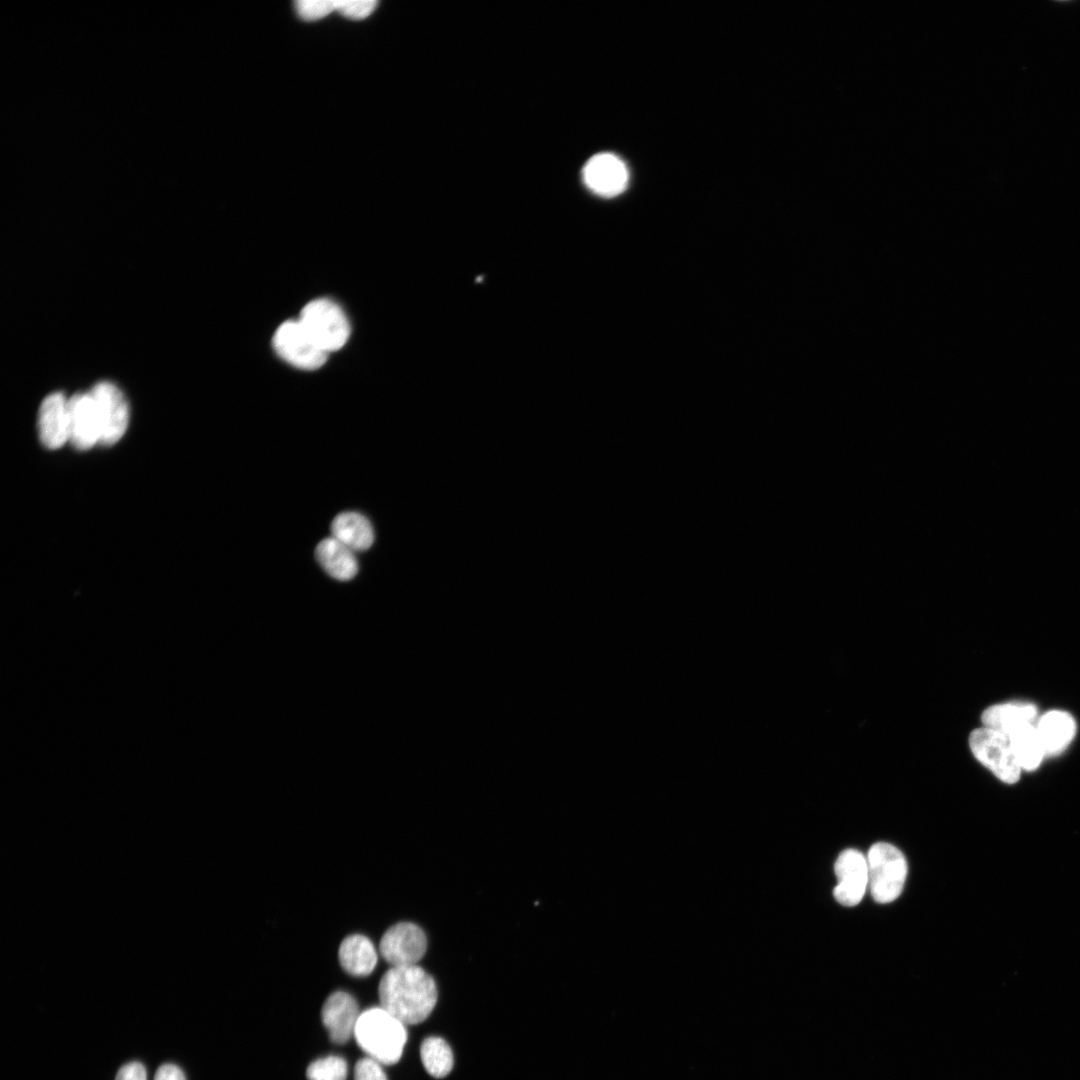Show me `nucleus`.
<instances>
[{
  "label": "nucleus",
  "instance_id": "obj_17",
  "mask_svg": "<svg viewBox=\"0 0 1080 1080\" xmlns=\"http://www.w3.org/2000/svg\"><path fill=\"white\" fill-rule=\"evenodd\" d=\"M315 556L326 573L339 581L351 580L358 572L354 552L333 537L318 543Z\"/></svg>",
  "mask_w": 1080,
  "mask_h": 1080
},
{
  "label": "nucleus",
  "instance_id": "obj_13",
  "mask_svg": "<svg viewBox=\"0 0 1080 1080\" xmlns=\"http://www.w3.org/2000/svg\"><path fill=\"white\" fill-rule=\"evenodd\" d=\"M69 426V441L75 448L87 450L100 443V422L90 391L69 398Z\"/></svg>",
  "mask_w": 1080,
  "mask_h": 1080
},
{
  "label": "nucleus",
  "instance_id": "obj_19",
  "mask_svg": "<svg viewBox=\"0 0 1080 1080\" xmlns=\"http://www.w3.org/2000/svg\"><path fill=\"white\" fill-rule=\"evenodd\" d=\"M1021 769H1036L1045 756L1043 746L1034 723L1022 724L1006 735Z\"/></svg>",
  "mask_w": 1080,
  "mask_h": 1080
},
{
  "label": "nucleus",
  "instance_id": "obj_4",
  "mask_svg": "<svg viewBox=\"0 0 1080 1080\" xmlns=\"http://www.w3.org/2000/svg\"><path fill=\"white\" fill-rule=\"evenodd\" d=\"M298 321L315 343L327 353L342 348L350 334L344 312L329 299H316L306 304Z\"/></svg>",
  "mask_w": 1080,
  "mask_h": 1080
},
{
  "label": "nucleus",
  "instance_id": "obj_15",
  "mask_svg": "<svg viewBox=\"0 0 1080 1080\" xmlns=\"http://www.w3.org/2000/svg\"><path fill=\"white\" fill-rule=\"evenodd\" d=\"M341 967L349 975L368 976L378 962L377 950L373 942L361 934H352L344 938L338 950Z\"/></svg>",
  "mask_w": 1080,
  "mask_h": 1080
},
{
  "label": "nucleus",
  "instance_id": "obj_1",
  "mask_svg": "<svg viewBox=\"0 0 1080 1080\" xmlns=\"http://www.w3.org/2000/svg\"><path fill=\"white\" fill-rule=\"evenodd\" d=\"M378 996L380 1006L407 1026L429 1017L438 991L433 977L422 967L393 966L382 976Z\"/></svg>",
  "mask_w": 1080,
  "mask_h": 1080
},
{
  "label": "nucleus",
  "instance_id": "obj_22",
  "mask_svg": "<svg viewBox=\"0 0 1080 1080\" xmlns=\"http://www.w3.org/2000/svg\"><path fill=\"white\" fill-rule=\"evenodd\" d=\"M295 6L303 20L316 21L336 11V0H300Z\"/></svg>",
  "mask_w": 1080,
  "mask_h": 1080
},
{
  "label": "nucleus",
  "instance_id": "obj_18",
  "mask_svg": "<svg viewBox=\"0 0 1080 1080\" xmlns=\"http://www.w3.org/2000/svg\"><path fill=\"white\" fill-rule=\"evenodd\" d=\"M1037 708L1026 702H1008L990 706L982 713L985 727L995 729L1005 735L1025 723H1034Z\"/></svg>",
  "mask_w": 1080,
  "mask_h": 1080
},
{
  "label": "nucleus",
  "instance_id": "obj_12",
  "mask_svg": "<svg viewBox=\"0 0 1080 1080\" xmlns=\"http://www.w3.org/2000/svg\"><path fill=\"white\" fill-rule=\"evenodd\" d=\"M360 1011L356 999L345 991H336L328 996L321 1009V1020L330 1039L336 1044H344L354 1036Z\"/></svg>",
  "mask_w": 1080,
  "mask_h": 1080
},
{
  "label": "nucleus",
  "instance_id": "obj_10",
  "mask_svg": "<svg viewBox=\"0 0 1080 1080\" xmlns=\"http://www.w3.org/2000/svg\"><path fill=\"white\" fill-rule=\"evenodd\" d=\"M625 163L612 153H600L591 157L583 168L586 186L602 197H614L622 193L628 184Z\"/></svg>",
  "mask_w": 1080,
  "mask_h": 1080
},
{
  "label": "nucleus",
  "instance_id": "obj_8",
  "mask_svg": "<svg viewBox=\"0 0 1080 1080\" xmlns=\"http://www.w3.org/2000/svg\"><path fill=\"white\" fill-rule=\"evenodd\" d=\"M426 949L424 931L412 922L394 924L383 934L379 943V952L391 967L417 965Z\"/></svg>",
  "mask_w": 1080,
  "mask_h": 1080
},
{
  "label": "nucleus",
  "instance_id": "obj_7",
  "mask_svg": "<svg viewBox=\"0 0 1080 1080\" xmlns=\"http://www.w3.org/2000/svg\"><path fill=\"white\" fill-rule=\"evenodd\" d=\"M276 352L291 365L301 369L321 367L327 352L310 337L299 321H286L278 327L273 337Z\"/></svg>",
  "mask_w": 1080,
  "mask_h": 1080
},
{
  "label": "nucleus",
  "instance_id": "obj_16",
  "mask_svg": "<svg viewBox=\"0 0 1080 1080\" xmlns=\"http://www.w3.org/2000/svg\"><path fill=\"white\" fill-rule=\"evenodd\" d=\"M332 537L353 552L368 550L374 542V530L370 521L358 512H342L331 523Z\"/></svg>",
  "mask_w": 1080,
  "mask_h": 1080
},
{
  "label": "nucleus",
  "instance_id": "obj_14",
  "mask_svg": "<svg viewBox=\"0 0 1080 1080\" xmlns=\"http://www.w3.org/2000/svg\"><path fill=\"white\" fill-rule=\"evenodd\" d=\"M1036 725L1045 755L1061 753L1072 741L1076 732V723L1073 717L1060 710L1045 713Z\"/></svg>",
  "mask_w": 1080,
  "mask_h": 1080
},
{
  "label": "nucleus",
  "instance_id": "obj_6",
  "mask_svg": "<svg viewBox=\"0 0 1080 1080\" xmlns=\"http://www.w3.org/2000/svg\"><path fill=\"white\" fill-rule=\"evenodd\" d=\"M99 422L100 443L111 446L125 434L129 423V406L122 391L112 382L100 381L90 390Z\"/></svg>",
  "mask_w": 1080,
  "mask_h": 1080
},
{
  "label": "nucleus",
  "instance_id": "obj_9",
  "mask_svg": "<svg viewBox=\"0 0 1080 1080\" xmlns=\"http://www.w3.org/2000/svg\"><path fill=\"white\" fill-rule=\"evenodd\" d=\"M837 885L833 894L838 903L855 906L869 885L867 858L856 849L842 851L834 865Z\"/></svg>",
  "mask_w": 1080,
  "mask_h": 1080
},
{
  "label": "nucleus",
  "instance_id": "obj_23",
  "mask_svg": "<svg viewBox=\"0 0 1080 1080\" xmlns=\"http://www.w3.org/2000/svg\"><path fill=\"white\" fill-rule=\"evenodd\" d=\"M375 0H336V11L352 20L368 17L376 8Z\"/></svg>",
  "mask_w": 1080,
  "mask_h": 1080
},
{
  "label": "nucleus",
  "instance_id": "obj_5",
  "mask_svg": "<svg viewBox=\"0 0 1080 1080\" xmlns=\"http://www.w3.org/2000/svg\"><path fill=\"white\" fill-rule=\"evenodd\" d=\"M969 746L975 758L1000 780L1009 784L1019 780L1022 769L1005 734L983 726L971 732Z\"/></svg>",
  "mask_w": 1080,
  "mask_h": 1080
},
{
  "label": "nucleus",
  "instance_id": "obj_21",
  "mask_svg": "<svg viewBox=\"0 0 1080 1080\" xmlns=\"http://www.w3.org/2000/svg\"><path fill=\"white\" fill-rule=\"evenodd\" d=\"M347 1062L339 1056H326L313 1061L306 1070L308 1080H346Z\"/></svg>",
  "mask_w": 1080,
  "mask_h": 1080
},
{
  "label": "nucleus",
  "instance_id": "obj_3",
  "mask_svg": "<svg viewBox=\"0 0 1080 1080\" xmlns=\"http://www.w3.org/2000/svg\"><path fill=\"white\" fill-rule=\"evenodd\" d=\"M870 893L878 903H890L901 894L906 876L907 862L903 853L886 842L872 845L866 856Z\"/></svg>",
  "mask_w": 1080,
  "mask_h": 1080
},
{
  "label": "nucleus",
  "instance_id": "obj_2",
  "mask_svg": "<svg viewBox=\"0 0 1080 1080\" xmlns=\"http://www.w3.org/2000/svg\"><path fill=\"white\" fill-rule=\"evenodd\" d=\"M368 1057L382 1065L396 1064L407 1042L406 1025L381 1006L360 1013L353 1036Z\"/></svg>",
  "mask_w": 1080,
  "mask_h": 1080
},
{
  "label": "nucleus",
  "instance_id": "obj_20",
  "mask_svg": "<svg viewBox=\"0 0 1080 1080\" xmlns=\"http://www.w3.org/2000/svg\"><path fill=\"white\" fill-rule=\"evenodd\" d=\"M420 1058L425 1070L435 1078L447 1076L454 1065L453 1052L441 1037L425 1038L420 1046Z\"/></svg>",
  "mask_w": 1080,
  "mask_h": 1080
},
{
  "label": "nucleus",
  "instance_id": "obj_11",
  "mask_svg": "<svg viewBox=\"0 0 1080 1080\" xmlns=\"http://www.w3.org/2000/svg\"><path fill=\"white\" fill-rule=\"evenodd\" d=\"M38 433L48 449H58L69 441V399L63 393L53 392L43 399L38 413Z\"/></svg>",
  "mask_w": 1080,
  "mask_h": 1080
},
{
  "label": "nucleus",
  "instance_id": "obj_26",
  "mask_svg": "<svg viewBox=\"0 0 1080 1080\" xmlns=\"http://www.w3.org/2000/svg\"><path fill=\"white\" fill-rule=\"evenodd\" d=\"M154 1080H186V1077L177 1065L163 1064L157 1069Z\"/></svg>",
  "mask_w": 1080,
  "mask_h": 1080
},
{
  "label": "nucleus",
  "instance_id": "obj_25",
  "mask_svg": "<svg viewBox=\"0 0 1080 1080\" xmlns=\"http://www.w3.org/2000/svg\"><path fill=\"white\" fill-rule=\"evenodd\" d=\"M115 1080H147L145 1067L140 1062H130L122 1066Z\"/></svg>",
  "mask_w": 1080,
  "mask_h": 1080
},
{
  "label": "nucleus",
  "instance_id": "obj_24",
  "mask_svg": "<svg viewBox=\"0 0 1080 1080\" xmlns=\"http://www.w3.org/2000/svg\"><path fill=\"white\" fill-rule=\"evenodd\" d=\"M382 1066L371 1057L361 1058L354 1067V1080H388Z\"/></svg>",
  "mask_w": 1080,
  "mask_h": 1080
}]
</instances>
